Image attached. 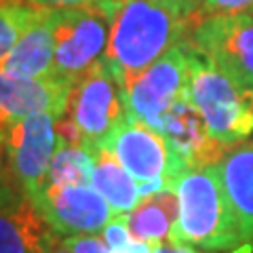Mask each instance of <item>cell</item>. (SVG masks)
<instances>
[{
  "instance_id": "6da1fadb",
  "label": "cell",
  "mask_w": 253,
  "mask_h": 253,
  "mask_svg": "<svg viewBox=\"0 0 253 253\" xmlns=\"http://www.w3.org/2000/svg\"><path fill=\"white\" fill-rule=\"evenodd\" d=\"M196 9L161 0H116L104 59L125 86L148 66L186 41Z\"/></svg>"
},
{
  "instance_id": "7a4b0ae2",
  "label": "cell",
  "mask_w": 253,
  "mask_h": 253,
  "mask_svg": "<svg viewBox=\"0 0 253 253\" xmlns=\"http://www.w3.org/2000/svg\"><path fill=\"white\" fill-rule=\"evenodd\" d=\"M173 188L177 194V219L169 241L205 251H232L245 243L217 165L186 169L173 179Z\"/></svg>"
},
{
  "instance_id": "3957f363",
  "label": "cell",
  "mask_w": 253,
  "mask_h": 253,
  "mask_svg": "<svg viewBox=\"0 0 253 253\" xmlns=\"http://www.w3.org/2000/svg\"><path fill=\"white\" fill-rule=\"evenodd\" d=\"M186 95L211 137L226 150L253 135V86L243 84L192 44Z\"/></svg>"
},
{
  "instance_id": "277c9868",
  "label": "cell",
  "mask_w": 253,
  "mask_h": 253,
  "mask_svg": "<svg viewBox=\"0 0 253 253\" xmlns=\"http://www.w3.org/2000/svg\"><path fill=\"white\" fill-rule=\"evenodd\" d=\"M114 4L116 0H91L68 9H53V76L76 84L104 57Z\"/></svg>"
},
{
  "instance_id": "5b68a950",
  "label": "cell",
  "mask_w": 253,
  "mask_h": 253,
  "mask_svg": "<svg viewBox=\"0 0 253 253\" xmlns=\"http://www.w3.org/2000/svg\"><path fill=\"white\" fill-rule=\"evenodd\" d=\"M66 116L76 125L81 144L91 152L106 148L110 135L123 123L125 93L104 57L76 83Z\"/></svg>"
},
{
  "instance_id": "8992f818",
  "label": "cell",
  "mask_w": 253,
  "mask_h": 253,
  "mask_svg": "<svg viewBox=\"0 0 253 253\" xmlns=\"http://www.w3.org/2000/svg\"><path fill=\"white\" fill-rule=\"evenodd\" d=\"M51 112H32L9 125L0 137L4 179L21 186L36 199L46 186L51 158L57 146V129Z\"/></svg>"
},
{
  "instance_id": "52a82bcc",
  "label": "cell",
  "mask_w": 253,
  "mask_h": 253,
  "mask_svg": "<svg viewBox=\"0 0 253 253\" xmlns=\"http://www.w3.org/2000/svg\"><path fill=\"white\" fill-rule=\"evenodd\" d=\"M190 49L192 41L188 36L125 86L123 93L126 114L139 118L158 131L169 108L186 93L190 76Z\"/></svg>"
},
{
  "instance_id": "ba28073f",
  "label": "cell",
  "mask_w": 253,
  "mask_h": 253,
  "mask_svg": "<svg viewBox=\"0 0 253 253\" xmlns=\"http://www.w3.org/2000/svg\"><path fill=\"white\" fill-rule=\"evenodd\" d=\"M190 41L224 72L253 86V11L196 17Z\"/></svg>"
},
{
  "instance_id": "9c48e42d",
  "label": "cell",
  "mask_w": 253,
  "mask_h": 253,
  "mask_svg": "<svg viewBox=\"0 0 253 253\" xmlns=\"http://www.w3.org/2000/svg\"><path fill=\"white\" fill-rule=\"evenodd\" d=\"M106 148L137 181L165 177L173 184L186 167L173 156L167 139L139 118L126 114L110 135Z\"/></svg>"
},
{
  "instance_id": "30bf717a",
  "label": "cell",
  "mask_w": 253,
  "mask_h": 253,
  "mask_svg": "<svg viewBox=\"0 0 253 253\" xmlns=\"http://www.w3.org/2000/svg\"><path fill=\"white\" fill-rule=\"evenodd\" d=\"M34 201L57 236L97 234L114 217L112 207L91 184H46Z\"/></svg>"
},
{
  "instance_id": "8fae6325",
  "label": "cell",
  "mask_w": 253,
  "mask_h": 253,
  "mask_svg": "<svg viewBox=\"0 0 253 253\" xmlns=\"http://www.w3.org/2000/svg\"><path fill=\"white\" fill-rule=\"evenodd\" d=\"M57 241L26 190L11 179L0 181V253H49Z\"/></svg>"
},
{
  "instance_id": "7c38bea8",
  "label": "cell",
  "mask_w": 253,
  "mask_h": 253,
  "mask_svg": "<svg viewBox=\"0 0 253 253\" xmlns=\"http://www.w3.org/2000/svg\"><path fill=\"white\" fill-rule=\"evenodd\" d=\"M74 83L59 76L15 78L0 72V137L9 125L32 112H51L55 118L66 114Z\"/></svg>"
},
{
  "instance_id": "4fadbf2b",
  "label": "cell",
  "mask_w": 253,
  "mask_h": 253,
  "mask_svg": "<svg viewBox=\"0 0 253 253\" xmlns=\"http://www.w3.org/2000/svg\"><path fill=\"white\" fill-rule=\"evenodd\" d=\"M158 131L167 139L173 156L186 169H201L217 165L228 150L211 137L199 110L184 93L165 114Z\"/></svg>"
},
{
  "instance_id": "5bb4252c",
  "label": "cell",
  "mask_w": 253,
  "mask_h": 253,
  "mask_svg": "<svg viewBox=\"0 0 253 253\" xmlns=\"http://www.w3.org/2000/svg\"><path fill=\"white\" fill-rule=\"evenodd\" d=\"M53 9H42L0 63V72L15 78H42L53 74Z\"/></svg>"
},
{
  "instance_id": "9a60e30c",
  "label": "cell",
  "mask_w": 253,
  "mask_h": 253,
  "mask_svg": "<svg viewBox=\"0 0 253 253\" xmlns=\"http://www.w3.org/2000/svg\"><path fill=\"white\" fill-rule=\"evenodd\" d=\"M221 184L239 219L245 243L253 241V139L230 148L217 163Z\"/></svg>"
},
{
  "instance_id": "2e32d148",
  "label": "cell",
  "mask_w": 253,
  "mask_h": 253,
  "mask_svg": "<svg viewBox=\"0 0 253 253\" xmlns=\"http://www.w3.org/2000/svg\"><path fill=\"white\" fill-rule=\"evenodd\" d=\"M177 219V194L173 184H167L156 194L141 199L129 213L125 221L129 226L133 239L158 245L169 239L171 228Z\"/></svg>"
},
{
  "instance_id": "e0dca14e",
  "label": "cell",
  "mask_w": 253,
  "mask_h": 253,
  "mask_svg": "<svg viewBox=\"0 0 253 253\" xmlns=\"http://www.w3.org/2000/svg\"><path fill=\"white\" fill-rule=\"evenodd\" d=\"M91 186L108 201L114 215H125L141 201L137 179L108 148H99L93 152Z\"/></svg>"
},
{
  "instance_id": "ac0fdd59",
  "label": "cell",
  "mask_w": 253,
  "mask_h": 253,
  "mask_svg": "<svg viewBox=\"0 0 253 253\" xmlns=\"http://www.w3.org/2000/svg\"><path fill=\"white\" fill-rule=\"evenodd\" d=\"M93 152L81 144H72L57 137V146L51 158L46 184L53 186H78L91 184Z\"/></svg>"
},
{
  "instance_id": "d6986e66",
  "label": "cell",
  "mask_w": 253,
  "mask_h": 253,
  "mask_svg": "<svg viewBox=\"0 0 253 253\" xmlns=\"http://www.w3.org/2000/svg\"><path fill=\"white\" fill-rule=\"evenodd\" d=\"M41 11V6H34L26 0H2L0 2V63L6 59V55L17 44L23 30L36 19Z\"/></svg>"
},
{
  "instance_id": "ffe728a7",
  "label": "cell",
  "mask_w": 253,
  "mask_h": 253,
  "mask_svg": "<svg viewBox=\"0 0 253 253\" xmlns=\"http://www.w3.org/2000/svg\"><path fill=\"white\" fill-rule=\"evenodd\" d=\"M253 0H201L196 17H209V15H228V13H241L251 11Z\"/></svg>"
},
{
  "instance_id": "44dd1931",
  "label": "cell",
  "mask_w": 253,
  "mask_h": 253,
  "mask_svg": "<svg viewBox=\"0 0 253 253\" xmlns=\"http://www.w3.org/2000/svg\"><path fill=\"white\" fill-rule=\"evenodd\" d=\"M72 253H110V247L97 234H74L61 239Z\"/></svg>"
},
{
  "instance_id": "7402d4cb",
  "label": "cell",
  "mask_w": 253,
  "mask_h": 253,
  "mask_svg": "<svg viewBox=\"0 0 253 253\" xmlns=\"http://www.w3.org/2000/svg\"><path fill=\"white\" fill-rule=\"evenodd\" d=\"M101 234H104V241L110 249H118L133 241V234L129 230V226H126L125 215H114L106 224L104 230H101Z\"/></svg>"
},
{
  "instance_id": "603a6c76",
  "label": "cell",
  "mask_w": 253,
  "mask_h": 253,
  "mask_svg": "<svg viewBox=\"0 0 253 253\" xmlns=\"http://www.w3.org/2000/svg\"><path fill=\"white\" fill-rule=\"evenodd\" d=\"M26 2L41 6V9H68V6L86 4V2H91V0H26Z\"/></svg>"
},
{
  "instance_id": "cb8c5ba5",
  "label": "cell",
  "mask_w": 253,
  "mask_h": 253,
  "mask_svg": "<svg viewBox=\"0 0 253 253\" xmlns=\"http://www.w3.org/2000/svg\"><path fill=\"white\" fill-rule=\"evenodd\" d=\"M152 253H201L196 251L194 247L190 245H184V243H175V241H169V243H158V245H152Z\"/></svg>"
},
{
  "instance_id": "d4e9b609",
  "label": "cell",
  "mask_w": 253,
  "mask_h": 253,
  "mask_svg": "<svg viewBox=\"0 0 253 253\" xmlns=\"http://www.w3.org/2000/svg\"><path fill=\"white\" fill-rule=\"evenodd\" d=\"M110 253H152V245L146 243V241H137L133 239L131 243L123 245L118 249H110Z\"/></svg>"
},
{
  "instance_id": "484cf974",
  "label": "cell",
  "mask_w": 253,
  "mask_h": 253,
  "mask_svg": "<svg viewBox=\"0 0 253 253\" xmlns=\"http://www.w3.org/2000/svg\"><path fill=\"white\" fill-rule=\"evenodd\" d=\"M161 2H179V4H188V6H194V9H199L201 0H161Z\"/></svg>"
},
{
  "instance_id": "4316f807",
  "label": "cell",
  "mask_w": 253,
  "mask_h": 253,
  "mask_svg": "<svg viewBox=\"0 0 253 253\" xmlns=\"http://www.w3.org/2000/svg\"><path fill=\"white\" fill-rule=\"evenodd\" d=\"M230 253H253V243H243L241 247H236L232 249Z\"/></svg>"
},
{
  "instance_id": "83f0119b",
  "label": "cell",
  "mask_w": 253,
  "mask_h": 253,
  "mask_svg": "<svg viewBox=\"0 0 253 253\" xmlns=\"http://www.w3.org/2000/svg\"><path fill=\"white\" fill-rule=\"evenodd\" d=\"M49 253H72V251H70V249L66 247V245H63V241H61V243L57 241V245H55V247H53Z\"/></svg>"
},
{
  "instance_id": "f1b7e54d",
  "label": "cell",
  "mask_w": 253,
  "mask_h": 253,
  "mask_svg": "<svg viewBox=\"0 0 253 253\" xmlns=\"http://www.w3.org/2000/svg\"><path fill=\"white\" fill-rule=\"evenodd\" d=\"M4 179V163H2V148H0V181Z\"/></svg>"
},
{
  "instance_id": "f546056e",
  "label": "cell",
  "mask_w": 253,
  "mask_h": 253,
  "mask_svg": "<svg viewBox=\"0 0 253 253\" xmlns=\"http://www.w3.org/2000/svg\"><path fill=\"white\" fill-rule=\"evenodd\" d=\"M0 2H2V0H0Z\"/></svg>"
},
{
  "instance_id": "4dcf8cb0",
  "label": "cell",
  "mask_w": 253,
  "mask_h": 253,
  "mask_svg": "<svg viewBox=\"0 0 253 253\" xmlns=\"http://www.w3.org/2000/svg\"><path fill=\"white\" fill-rule=\"evenodd\" d=\"M251 11H253V9H251Z\"/></svg>"
}]
</instances>
